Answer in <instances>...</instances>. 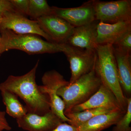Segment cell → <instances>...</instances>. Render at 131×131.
<instances>
[{"mask_svg":"<svg viewBox=\"0 0 131 131\" xmlns=\"http://www.w3.org/2000/svg\"><path fill=\"white\" fill-rule=\"evenodd\" d=\"M39 61L28 73L19 76L9 75L0 83V91L12 92L22 99L28 112L42 115L50 109V99L42 93L36 82V73Z\"/></svg>","mask_w":131,"mask_h":131,"instance_id":"6da1fadb","label":"cell"},{"mask_svg":"<svg viewBox=\"0 0 131 131\" xmlns=\"http://www.w3.org/2000/svg\"><path fill=\"white\" fill-rule=\"evenodd\" d=\"M0 54L12 49L20 50L29 54L63 52L65 44L42 40L33 34H19L8 30L0 31Z\"/></svg>","mask_w":131,"mask_h":131,"instance_id":"7a4b0ae2","label":"cell"},{"mask_svg":"<svg viewBox=\"0 0 131 131\" xmlns=\"http://www.w3.org/2000/svg\"><path fill=\"white\" fill-rule=\"evenodd\" d=\"M94 70L102 84L114 94L122 110L126 111L127 98L120 84L117 63L113 45H97Z\"/></svg>","mask_w":131,"mask_h":131,"instance_id":"3957f363","label":"cell"},{"mask_svg":"<svg viewBox=\"0 0 131 131\" xmlns=\"http://www.w3.org/2000/svg\"><path fill=\"white\" fill-rule=\"evenodd\" d=\"M101 81L96 74L94 68L71 84L58 90L57 94L63 101L64 114L74 107L84 103L95 93L101 85Z\"/></svg>","mask_w":131,"mask_h":131,"instance_id":"277c9868","label":"cell"},{"mask_svg":"<svg viewBox=\"0 0 131 131\" xmlns=\"http://www.w3.org/2000/svg\"><path fill=\"white\" fill-rule=\"evenodd\" d=\"M95 20L105 24L131 21V0H93Z\"/></svg>","mask_w":131,"mask_h":131,"instance_id":"5b68a950","label":"cell"},{"mask_svg":"<svg viewBox=\"0 0 131 131\" xmlns=\"http://www.w3.org/2000/svg\"><path fill=\"white\" fill-rule=\"evenodd\" d=\"M43 85L39 86L42 93L46 94L50 99L51 110L63 122H70L64 114V104L61 97L57 94L58 90L69 84L61 74L56 71H47L42 77Z\"/></svg>","mask_w":131,"mask_h":131,"instance_id":"8992f818","label":"cell"},{"mask_svg":"<svg viewBox=\"0 0 131 131\" xmlns=\"http://www.w3.org/2000/svg\"><path fill=\"white\" fill-rule=\"evenodd\" d=\"M63 52L70 64L71 76L69 84H72L94 68L96 58L95 50L79 49L65 44Z\"/></svg>","mask_w":131,"mask_h":131,"instance_id":"52a82bcc","label":"cell"},{"mask_svg":"<svg viewBox=\"0 0 131 131\" xmlns=\"http://www.w3.org/2000/svg\"><path fill=\"white\" fill-rule=\"evenodd\" d=\"M8 30L19 34H33L41 36L50 42L51 38L44 31L37 20H31L17 12H9L2 16L0 31Z\"/></svg>","mask_w":131,"mask_h":131,"instance_id":"ba28073f","label":"cell"},{"mask_svg":"<svg viewBox=\"0 0 131 131\" xmlns=\"http://www.w3.org/2000/svg\"><path fill=\"white\" fill-rule=\"evenodd\" d=\"M36 20L53 42L58 43H66L75 27L54 14L42 16Z\"/></svg>","mask_w":131,"mask_h":131,"instance_id":"9c48e42d","label":"cell"},{"mask_svg":"<svg viewBox=\"0 0 131 131\" xmlns=\"http://www.w3.org/2000/svg\"><path fill=\"white\" fill-rule=\"evenodd\" d=\"M53 14L62 18L74 27L91 23L96 20L93 0L78 7L62 8L52 7Z\"/></svg>","mask_w":131,"mask_h":131,"instance_id":"30bf717a","label":"cell"},{"mask_svg":"<svg viewBox=\"0 0 131 131\" xmlns=\"http://www.w3.org/2000/svg\"><path fill=\"white\" fill-rule=\"evenodd\" d=\"M16 122L19 127L27 131H50L63 122L51 110L42 115L28 112Z\"/></svg>","mask_w":131,"mask_h":131,"instance_id":"8fae6325","label":"cell"},{"mask_svg":"<svg viewBox=\"0 0 131 131\" xmlns=\"http://www.w3.org/2000/svg\"><path fill=\"white\" fill-rule=\"evenodd\" d=\"M99 108L123 110L113 93L102 83L96 93L86 101L74 107L68 113L79 112L88 109Z\"/></svg>","mask_w":131,"mask_h":131,"instance_id":"7c38bea8","label":"cell"},{"mask_svg":"<svg viewBox=\"0 0 131 131\" xmlns=\"http://www.w3.org/2000/svg\"><path fill=\"white\" fill-rule=\"evenodd\" d=\"M99 21L75 27L66 44L83 50H95L97 26Z\"/></svg>","mask_w":131,"mask_h":131,"instance_id":"4fadbf2b","label":"cell"},{"mask_svg":"<svg viewBox=\"0 0 131 131\" xmlns=\"http://www.w3.org/2000/svg\"><path fill=\"white\" fill-rule=\"evenodd\" d=\"M131 30V21L108 24L99 21L97 26L96 45H114L123 35Z\"/></svg>","mask_w":131,"mask_h":131,"instance_id":"5bb4252c","label":"cell"},{"mask_svg":"<svg viewBox=\"0 0 131 131\" xmlns=\"http://www.w3.org/2000/svg\"><path fill=\"white\" fill-rule=\"evenodd\" d=\"M113 48L121 87L125 96L126 98H130L131 54L114 46Z\"/></svg>","mask_w":131,"mask_h":131,"instance_id":"9a60e30c","label":"cell"},{"mask_svg":"<svg viewBox=\"0 0 131 131\" xmlns=\"http://www.w3.org/2000/svg\"><path fill=\"white\" fill-rule=\"evenodd\" d=\"M126 112L118 110L98 115L78 127V131H102L115 125Z\"/></svg>","mask_w":131,"mask_h":131,"instance_id":"2e32d148","label":"cell"},{"mask_svg":"<svg viewBox=\"0 0 131 131\" xmlns=\"http://www.w3.org/2000/svg\"><path fill=\"white\" fill-rule=\"evenodd\" d=\"M1 93L3 102L6 106V113L9 116L17 119L28 112L26 106L21 104L16 94L7 91H1Z\"/></svg>","mask_w":131,"mask_h":131,"instance_id":"e0dca14e","label":"cell"},{"mask_svg":"<svg viewBox=\"0 0 131 131\" xmlns=\"http://www.w3.org/2000/svg\"><path fill=\"white\" fill-rule=\"evenodd\" d=\"M116 110H118L107 108H99L88 109L79 112L69 113L66 114L64 115L70 120V122L68 124L78 128L82 124L96 115Z\"/></svg>","mask_w":131,"mask_h":131,"instance_id":"ac0fdd59","label":"cell"},{"mask_svg":"<svg viewBox=\"0 0 131 131\" xmlns=\"http://www.w3.org/2000/svg\"><path fill=\"white\" fill-rule=\"evenodd\" d=\"M53 14L52 8L45 0H30L28 15L37 19L46 15Z\"/></svg>","mask_w":131,"mask_h":131,"instance_id":"d6986e66","label":"cell"},{"mask_svg":"<svg viewBox=\"0 0 131 131\" xmlns=\"http://www.w3.org/2000/svg\"><path fill=\"white\" fill-rule=\"evenodd\" d=\"M127 107L123 117L114 125L113 131H131V98H127Z\"/></svg>","mask_w":131,"mask_h":131,"instance_id":"ffe728a7","label":"cell"},{"mask_svg":"<svg viewBox=\"0 0 131 131\" xmlns=\"http://www.w3.org/2000/svg\"><path fill=\"white\" fill-rule=\"evenodd\" d=\"M113 46L125 52L131 54V30L123 35Z\"/></svg>","mask_w":131,"mask_h":131,"instance_id":"44dd1931","label":"cell"},{"mask_svg":"<svg viewBox=\"0 0 131 131\" xmlns=\"http://www.w3.org/2000/svg\"><path fill=\"white\" fill-rule=\"evenodd\" d=\"M17 13L24 15H28L30 0H10Z\"/></svg>","mask_w":131,"mask_h":131,"instance_id":"7402d4cb","label":"cell"},{"mask_svg":"<svg viewBox=\"0 0 131 131\" xmlns=\"http://www.w3.org/2000/svg\"><path fill=\"white\" fill-rule=\"evenodd\" d=\"M9 12H17L10 1L0 0V15L2 17L4 15Z\"/></svg>","mask_w":131,"mask_h":131,"instance_id":"603a6c76","label":"cell"},{"mask_svg":"<svg viewBox=\"0 0 131 131\" xmlns=\"http://www.w3.org/2000/svg\"><path fill=\"white\" fill-rule=\"evenodd\" d=\"M6 113L0 111V131H9L12 129L6 118Z\"/></svg>","mask_w":131,"mask_h":131,"instance_id":"cb8c5ba5","label":"cell"},{"mask_svg":"<svg viewBox=\"0 0 131 131\" xmlns=\"http://www.w3.org/2000/svg\"><path fill=\"white\" fill-rule=\"evenodd\" d=\"M50 131H78V128L66 122H62Z\"/></svg>","mask_w":131,"mask_h":131,"instance_id":"d4e9b609","label":"cell"},{"mask_svg":"<svg viewBox=\"0 0 131 131\" xmlns=\"http://www.w3.org/2000/svg\"><path fill=\"white\" fill-rule=\"evenodd\" d=\"M2 17L1 15H0V24H1V22L2 20Z\"/></svg>","mask_w":131,"mask_h":131,"instance_id":"484cf974","label":"cell"},{"mask_svg":"<svg viewBox=\"0 0 131 131\" xmlns=\"http://www.w3.org/2000/svg\"><path fill=\"white\" fill-rule=\"evenodd\" d=\"M0 39H1V36H0Z\"/></svg>","mask_w":131,"mask_h":131,"instance_id":"4316f807","label":"cell"},{"mask_svg":"<svg viewBox=\"0 0 131 131\" xmlns=\"http://www.w3.org/2000/svg\"><path fill=\"white\" fill-rule=\"evenodd\" d=\"M0 56H1V54H0Z\"/></svg>","mask_w":131,"mask_h":131,"instance_id":"83f0119b","label":"cell"}]
</instances>
